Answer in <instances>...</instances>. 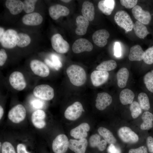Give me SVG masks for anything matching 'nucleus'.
Listing matches in <instances>:
<instances>
[{"instance_id": "obj_27", "label": "nucleus", "mask_w": 153, "mask_h": 153, "mask_svg": "<svg viewBox=\"0 0 153 153\" xmlns=\"http://www.w3.org/2000/svg\"><path fill=\"white\" fill-rule=\"evenodd\" d=\"M90 145L92 148L97 147L101 151L106 148L107 142L105 140L101 141L100 136L97 134L92 135L89 139Z\"/></svg>"}, {"instance_id": "obj_16", "label": "nucleus", "mask_w": 153, "mask_h": 153, "mask_svg": "<svg viewBox=\"0 0 153 153\" xmlns=\"http://www.w3.org/2000/svg\"><path fill=\"white\" fill-rule=\"evenodd\" d=\"M110 34L107 31L101 29L96 31L93 34L92 39L94 42L97 46L102 47L107 43Z\"/></svg>"}, {"instance_id": "obj_31", "label": "nucleus", "mask_w": 153, "mask_h": 153, "mask_svg": "<svg viewBox=\"0 0 153 153\" xmlns=\"http://www.w3.org/2000/svg\"><path fill=\"white\" fill-rule=\"evenodd\" d=\"M133 28L136 36L141 39H144L150 33L145 25L138 21L134 24Z\"/></svg>"}, {"instance_id": "obj_3", "label": "nucleus", "mask_w": 153, "mask_h": 153, "mask_svg": "<svg viewBox=\"0 0 153 153\" xmlns=\"http://www.w3.org/2000/svg\"><path fill=\"white\" fill-rule=\"evenodd\" d=\"M26 111L24 107L18 104L14 106L9 111L8 117L12 122L18 124L23 121L26 118Z\"/></svg>"}, {"instance_id": "obj_29", "label": "nucleus", "mask_w": 153, "mask_h": 153, "mask_svg": "<svg viewBox=\"0 0 153 153\" xmlns=\"http://www.w3.org/2000/svg\"><path fill=\"white\" fill-rule=\"evenodd\" d=\"M135 94L131 90L126 88L122 90L120 94V100L124 105L131 104L133 101Z\"/></svg>"}, {"instance_id": "obj_10", "label": "nucleus", "mask_w": 153, "mask_h": 153, "mask_svg": "<svg viewBox=\"0 0 153 153\" xmlns=\"http://www.w3.org/2000/svg\"><path fill=\"white\" fill-rule=\"evenodd\" d=\"M30 68L33 72L39 76L45 77L49 74L48 67L42 62L37 60H31L30 63Z\"/></svg>"}, {"instance_id": "obj_47", "label": "nucleus", "mask_w": 153, "mask_h": 153, "mask_svg": "<svg viewBox=\"0 0 153 153\" xmlns=\"http://www.w3.org/2000/svg\"><path fill=\"white\" fill-rule=\"evenodd\" d=\"M109 153H121L120 149L114 144H110L107 149Z\"/></svg>"}, {"instance_id": "obj_14", "label": "nucleus", "mask_w": 153, "mask_h": 153, "mask_svg": "<svg viewBox=\"0 0 153 153\" xmlns=\"http://www.w3.org/2000/svg\"><path fill=\"white\" fill-rule=\"evenodd\" d=\"M46 114L43 110L38 109L32 113L31 116V121L36 128L42 129L46 125Z\"/></svg>"}, {"instance_id": "obj_42", "label": "nucleus", "mask_w": 153, "mask_h": 153, "mask_svg": "<svg viewBox=\"0 0 153 153\" xmlns=\"http://www.w3.org/2000/svg\"><path fill=\"white\" fill-rule=\"evenodd\" d=\"M129 153H148L146 147L144 146L135 148L130 149L129 151Z\"/></svg>"}, {"instance_id": "obj_20", "label": "nucleus", "mask_w": 153, "mask_h": 153, "mask_svg": "<svg viewBox=\"0 0 153 153\" xmlns=\"http://www.w3.org/2000/svg\"><path fill=\"white\" fill-rule=\"evenodd\" d=\"M49 12L50 17L54 20H57L61 16L68 15L69 13V10L65 6L57 4L50 7Z\"/></svg>"}, {"instance_id": "obj_33", "label": "nucleus", "mask_w": 153, "mask_h": 153, "mask_svg": "<svg viewBox=\"0 0 153 153\" xmlns=\"http://www.w3.org/2000/svg\"><path fill=\"white\" fill-rule=\"evenodd\" d=\"M116 62L113 60H109L103 61L96 67L97 70L109 71L115 69L117 67Z\"/></svg>"}, {"instance_id": "obj_30", "label": "nucleus", "mask_w": 153, "mask_h": 153, "mask_svg": "<svg viewBox=\"0 0 153 153\" xmlns=\"http://www.w3.org/2000/svg\"><path fill=\"white\" fill-rule=\"evenodd\" d=\"M141 118L143 122L140 126L141 129L143 130H148L153 126V114L150 112L146 111L143 114Z\"/></svg>"}, {"instance_id": "obj_12", "label": "nucleus", "mask_w": 153, "mask_h": 153, "mask_svg": "<svg viewBox=\"0 0 153 153\" xmlns=\"http://www.w3.org/2000/svg\"><path fill=\"white\" fill-rule=\"evenodd\" d=\"M132 13L134 18L144 25H147L151 19V15L147 10H143L139 5H136L133 8Z\"/></svg>"}, {"instance_id": "obj_51", "label": "nucleus", "mask_w": 153, "mask_h": 153, "mask_svg": "<svg viewBox=\"0 0 153 153\" xmlns=\"http://www.w3.org/2000/svg\"><path fill=\"white\" fill-rule=\"evenodd\" d=\"M5 31L4 29L2 27H0V41L1 40L3 36Z\"/></svg>"}, {"instance_id": "obj_37", "label": "nucleus", "mask_w": 153, "mask_h": 153, "mask_svg": "<svg viewBox=\"0 0 153 153\" xmlns=\"http://www.w3.org/2000/svg\"><path fill=\"white\" fill-rule=\"evenodd\" d=\"M129 109L131 116L133 118H137L142 113V109L139 103L136 101H133L130 104Z\"/></svg>"}, {"instance_id": "obj_36", "label": "nucleus", "mask_w": 153, "mask_h": 153, "mask_svg": "<svg viewBox=\"0 0 153 153\" xmlns=\"http://www.w3.org/2000/svg\"><path fill=\"white\" fill-rule=\"evenodd\" d=\"M143 80L147 89L150 92L153 93V70L145 75Z\"/></svg>"}, {"instance_id": "obj_52", "label": "nucleus", "mask_w": 153, "mask_h": 153, "mask_svg": "<svg viewBox=\"0 0 153 153\" xmlns=\"http://www.w3.org/2000/svg\"><path fill=\"white\" fill-rule=\"evenodd\" d=\"M4 114V110L3 107L1 106H0V119L2 118Z\"/></svg>"}, {"instance_id": "obj_49", "label": "nucleus", "mask_w": 153, "mask_h": 153, "mask_svg": "<svg viewBox=\"0 0 153 153\" xmlns=\"http://www.w3.org/2000/svg\"><path fill=\"white\" fill-rule=\"evenodd\" d=\"M45 62L50 68L58 71L59 69L52 61L47 59H45L44 60Z\"/></svg>"}, {"instance_id": "obj_18", "label": "nucleus", "mask_w": 153, "mask_h": 153, "mask_svg": "<svg viewBox=\"0 0 153 153\" xmlns=\"http://www.w3.org/2000/svg\"><path fill=\"white\" fill-rule=\"evenodd\" d=\"M95 101V107L97 109L103 110L110 105L112 101V98L106 92L99 93L97 94Z\"/></svg>"}, {"instance_id": "obj_25", "label": "nucleus", "mask_w": 153, "mask_h": 153, "mask_svg": "<svg viewBox=\"0 0 153 153\" xmlns=\"http://www.w3.org/2000/svg\"><path fill=\"white\" fill-rule=\"evenodd\" d=\"M81 12L83 16L88 21H93L95 16V8L93 4L88 1H85L82 4Z\"/></svg>"}, {"instance_id": "obj_24", "label": "nucleus", "mask_w": 153, "mask_h": 153, "mask_svg": "<svg viewBox=\"0 0 153 153\" xmlns=\"http://www.w3.org/2000/svg\"><path fill=\"white\" fill-rule=\"evenodd\" d=\"M77 27L75 33L78 35H82L86 33L89 23V21L83 16L80 15L76 19Z\"/></svg>"}, {"instance_id": "obj_39", "label": "nucleus", "mask_w": 153, "mask_h": 153, "mask_svg": "<svg viewBox=\"0 0 153 153\" xmlns=\"http://www.w3.org/2000/svg\"><path fill=\"white\" fill-rule=\"evenodd\" d=\"M0 153H17L14 148L10 142L5 141L0 147Z\"/></svg>"}, {"instance_id": "obj_1", "label": "nucleus", "mask_w": 153, "mask_h": 153, "mask_svg": "<svg viewBox=\"0 0 153 153\" xmlns=\"http://www.w3.org/2000/svg\"><path fill=\"white\" fill-rule=\"evenodd\" d=\"M66 73L70 82L74 85L80 86L83 85L86 82V75L85 71L79 65H70L67 69Z\"/></svg>"}, {"instance_id": "obj_48", "label": "nucleus", "mask_w": 153, "mask_h": 153, "mask_svg": "<svg viewBox=\"0 0 153 153\" xmlns=\"http://www.w3.org/2000/svg\"><path fill=\"white\" fill-rule=\"evenodd\" d=\"M146 144L149 151L151 153H153V138L148 137L146 139Z\"/></svg>"}, {"instance_id": "obj_41", "label": "nucleus", "mask_w": 153, "mask_h": 153, "mask_svg": "<svg viewBox=\"0 0 153 153\" xmlns=\"http://www.w3.org/2000/svg\"><path fill=\"white\" fill-rule=\"evenodd\" d=\"M121 5L126 8H131L134 7L137 4V0H120Z\"/></svg>"}, {"instance_id": "obj_5", "label": "nucleus", "mask_w": 153, "mask_h": 153, "mask_svg": "<svg viewBox=\"0 0 153 153\" xmlns=\"http://www.w3.org/2000/svg\"><path fill=\"white\" fill-rule=\"evenodd\" d=\"M68 139L63 134L57 135L53 140L52 148L54 153H65L68 148Z\"/></svg>"}, {"instance_id": "obj_7", "label": "nucleus", "mask_w": 153, "mask_h": 153, "mask_svg": "<svg viewBox=\"0 0 153 153\" xmlns=\"http://www.w3.org/2000/svg\"><path fill=\"white\" fill-rule=\"evenodd\" d=\"M51 43L53 49L58 53H65L69 50V43L59 33L52 36L51 39Z\"/></svg>"}, {"instance_id": "obj_35", "label": "nucleus", "mask_w": 153, "mask_h": 153, "mask_svg": "<svg viewBox=\"0 0 153 153\" xmlns=\"http://www.w3.org/2000/svg\"><path fill=\"white\" fill-rule=\"evenodd\" d=\"M138 100L142 109L146 111L149 109L150 105L149 99L146 93L144 92L139 93L138 96Z\"/></svg>"}, {"instance_id": "obj_50", "label": "nucleus", "mask_w": 153, "mask_h": 153, "mask_svg": "<svg viewBox=\"0 0 153 153\" xmlns=\"http://www.w3.org/2000/svg\"><path fill=\"white\" fill-rule=\"evenodd\" d=\"M32 105L33 106L36 108H40L42 107L43 104L40 101L35 100L32 102Z\"/></svg>"}, {"instance_id": "obj_17", "label": "nucleus", "mask_w": 153, "mask_h": 153, "mask_svg": "<svg viewBox=\"0 0 153 153\" xmlns=\"http://www.w3.org/2000/svg\"><path fill=\"white\" fill-rule=\"evenodd\" d=\"M88 144L86 138L78 140L71 139L69 141L68 148L75 153H85Z\"/></svg>"}, {"instance_id": "obj_46", "label": "nucleus", "mask_w": 153, "mask_h": 153, "mask_svg": "<svg viewBox=\"0 0 153 153\" xmlns=\"http://www.w3.org/2000/svg\"><path fill=\"white\" fill-rule=\"evenodd\" d=\"M52 61L59 68L61 67L62 65L59 57L56 55L52 54L51 56Z\"/></svg>"}, {"instance_id": "obj_9", "label": "nucleus", "mask_w": 153, "mask_h": 153, "mask_svg": "<svg viewBox=\"0 0 153 153\" xmlns=\"http://www.w3.org/2000/svg\"><path fill=\"white\" fill-rule=\"evenodd\" d=\"M118 133L120 138L125 143L133 144L138 141V135L129 127H122L118 130Z\"/></svg>"}, {"instance_id": "obj_6", "label": "nucleus", "mask_w": 153, "mask_h": 153, "mask_svg": "<svg viewBox=\"0 0 153 153\" xmlns=\"http://www.w3.org/2000/svg\"><path fill=\"white\" fill-rule=\"evenodd\" d=\"M83 111L84 110L81 103L76 101L66 109L64 112V116L69 120H75L81 116Z\"/></svg>"}, {"instance_id": "obj_8", "label": "nucleus", "mask_w": 153, "mask_h": 153, "mask_svg": "<svg viewBox=\"0 0 153 153\" xmlns=\"http://www.w3.org/2000/svg\"><path fill=\"white\" fill-rule=\"evenodd\" d=\"M9 82L11 86L17 90L22 91L26 86V82L23 75L18 71H14L10 75Z\"/></svg>"}, {"instance_id": "obj_26", "label": "nucleus", "mask_w": 153, "mask_h": 153, "mask_svg": "<svg viewBox=\"0 0 153 153\" xmlns=\"http://www.w3.org/2000/svg\"><path fill=\"white\" fill-rule=\"evenodd\" d=\"M115 5V0H103L99 2L98 7L103 13L106 15H109L111 14Z\"/></svg>"}, {"instance_id": "obj_11", "label": "nucleus", "mask_w": 153, "mask_h": 153, "mask_svg": "<svg viewBox=\"0 0 153 153\" xmlns=\"http://www.w3.org/2000/svg\"><path fill=\"white\" fill-rule=\"evenodd\" d=\"M17 34V32L12 29H8L6 31L0 41L2 46L7 48H11L15 47L16 45Z\"/></svg>"}, {"instance_id": "obj_13", "label": "nucleus", "mask_w": 153, "mask_h": 153, "mask_svg": "<svg viewBox=\"0 0 153 153\" xmlns=\"http://www.w3.org/2000/svg\"><path fill=\"white\" fill-rule=\"evenodd\" d=\"M93 48L92 44L88 40L80 38L76 40L72 46V50L75 53L78 54L84 52H90Z\"/></svg>"}, {"instance_id": "obj_34", "label": "nucleus", "mask_w": 153, "mask_h": 153, "mask_svg": "<svg viewBox=\"0 0 153 153\" xmlns=\"http://www.w3.org/2000/svg\"><path fill=\"white\" fill-rule=\"evenodd\" d=\"M31 39L27 34L23 33H18L16 38V45L20 47H24L30 43Z\"/></svg>"}, {"instance_id": "obj_28", "label": "nucleus", "mask_w": 153, "mask_h": 153, "mask_svg": "<svg viewBox=\"0 0 153 153\" xmlns=\"http://www.w3.org/2000/svg\"><path fill=\"white\" fill-rule=\"evenodd\" d=\"M129 76V72L125 67L122 68L118 71L116 77L117 85L119 88H124L126 86Z\"/></svg>"}, {"instance_id": "obj_15", "label": "nucleus", "mask_w": 153, "mask_h": 153, "mask_svg": "<svg viewBox=\"0 0 153 153\" xmlns=\"http://www.w3.org/2000/svg\"><path fill=\"white\" fill-rule=\"evenodd\" d=\"M109 76V74L107 71L97 70L93 71L91 73L90 78L93 85L97 87L106 82Z\"/></svg>"}, {"instance_id": "obj_45", "label": "nucleus", "mask_w": 153, "mask_h": 153, "mask_svg": "<svg viewBox=\"0 0 153 153\" xmlns=\"http://www.w3.org/2000/svg\"><path fill=\"white\" fill-rule=\"evenodd\" d=\"M114 55L117 57H119L121 55V47L120 43L116 42L114 45Z\"/></svg>"}, {"instance_id": "obj_2", "label": "nucleus", "mask_w": 153, "mask_h": 153, "mask_svg": "<svg viewBox=\"0 0 153 153\" xmlns=\"http://www.w3.org/2000/svg\"><path fill=\"white\" fill-rule=\"evenodd\" d=\"M114 20L117 24L124 29L127 33L133 28V23L127 12L123 10H119L115 15Z\"/></svg>"}, {"instance_id": "obj_44", "label": "nucleus", "mask_w": 153, "mask_h": 153, "mask_svg": "<svg viewBox=\"0 0 153 153\" xmlns=\"http://www.w3.org/2000/svg\"><path fill=\"white\" fill-rule=\"evenodd\" d=\"M17 153H30L27 150L26 145L22 143H20L16 146Z\"/></svg>"}, {"instance_id": "obj_32", "label": "nucleus", "mask_w": 153, "mask_h": 153, "mask_svg": "<svg viewBox=\"0 0 153 153\" xmlns=\"http://www.w3.org/2000/svg\"><path fill=\"white\" fill-rule=\"evenodd\" d=\"M98 131L108 143L114 144L116 142V139L112 132L108 129L104 127H100L98 129Z\"/></svg>"}, {"instance_id": "obj_19", "label": "nucleus", "mask_w": 153, "mask_h": 153, "mask_svg": "<svg viewBox=\"0 0 153 153\" xmlns=\"http://www.w3.org/2000/svg\"><path fill=\"white\" fill-rule=\"evenodd\" d=\"M90 129V126L88 123H82L72 129L70 132V135L76 139L85 138L87 136L88 132Z\"/></svg>"}, {"instance_id": "obj_22", "label": "nucleus", "mask_w": 153, "mask_h": 153, "mask_svg": "<svg viewBox=\"0 0 153 153\" xmlns=\"http://www.w3.org/2000/svg\"><path fill=\"white\" fill-rule=\"evenodd\" d=\"M145 55V52L139 45H135L130 49L129 59V60L141 61L143 60Z\"/></svg>"}, {"instance_id": "obj_23", "label": "nucleus", "mask_w": 153, "mask_h": 153, "mask_svg": "<svg viewBox=\"0 0 153 153\" xmlns=\"http://www.w3.org/2000/svg\"><path fill=\"white\" fill-rule=\"evenodd\" d=\"M5 5L13 15L17 14L23 10V3L20 0H7L5 2Z\"/></svg>"}, {"instance_id": "obj_38", "label": "nucleus", "mask_w": 153, "mask_h": 153, "mask_svg": "<svg viewBox=\"0 0 153 153\" xmlns=\"http://www.w3.org/2000/svg\"><path fill=\"white\" fill-rule=\"evenodd\" d=\"M37 1V0H24L23 2L24 11L28 14L33 12L34 10L35 5Z\"/></svg>"}, {"instance_id": "obj_4", "label": "nucleus", "mask_w": 153, "mask_h": 153, "mask_svg": "<svg viewBox=\"0 0 153 153\" xmlns=\"http://www.w3.org/2000/svg\"><path fill=\"white\" fill-rule=\"evenodd\" d=\"M33 93L36 97L46 101L51 100L54 96V89L47 84L36 86L34 88Z\"/></svg>"}, {"instance_id": "obj_40", "label": "nucleus", "mask_w": 153, "mask_h": 153, "mask_svg": "<svg viewBox=\"0 0 153 153\" xmlns=\"http://www.w3.org/2000/svg\"><path fill=\"white\" fill-rule=\"evenodd\" d=\"M145 52L144 57L143 60L146 64L151 65L153 63V46L146 49Z\"/></svg>"}, {"instance_id": "obj_21", "label": "nucleus", "mask_w": 153, "mask_h": 153, "mask_svg": "<svg viewBox=\"0 0 153 153\" xmlns=\"http://www.w3.org/2000/svg\"><path fill=\"white\" fill-rule=\"evenodd\" d=\"M41 15L37 12H33L26 14L23 17V23L27 25L37 26L41 24L43 21Z\"/></svg>"}, {"instance_id": "obj_53", "label": "nucleus", "mask_w": 153, "mask_h": 153, "mask_svg": "<svg viewBox=\"0 0 153 153\" xmlns=\"http://www.w3.org/2000/svg\"><path fill=\"white\" fill-rule=\"evenodd\" d=\"M61 1H63V2H65V3H68V2H69L70 1H71V0H61Z\"/></svg>"}, {"instance_id": "obj_43", "label": "nucleus", "mask_w": 153, "mask_h": 153, "mask_svg": "<svg viewBox=\"0 0 153 153\" xmlns=\"http://www.w3.org/2000/svg\"><path fill=\"white\" fill-rule=\"evenodd\" d=\"M7 58V55L5 50L1 49L0 50V66H3L6 61Z\"/></svg>"}]
</instances>
